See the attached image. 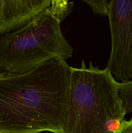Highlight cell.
<instances>
[{"instance_id": "obj_7", "label": "cell", "mask_w": 132, "mask_h": 133, "mask_svg": "<svg viewBox=\"0 0 132 133\" xmlns=\"http://www.w3.org/2000/svg\"><path fill=\"white\" fill-rule=\"evenodd\" d=\"M119 133H132V118L130 120L126 121Z\"/></svg>"}, {"instance_id": "obj_1", "label": "cell", "mask_w": 132, "mask_h": 133, "mask_svg": "<svg viewBox=\"0 0 132 133\" xmlns=\"http://www.w3.org/2000/svg\"><path fill=\"white\" fill-rule=\"evenodd\" d=\"M71 68L55 58L21 74L1 72V133H63Z\"/></svg>"}, {"instance_id": "obj_2", "label": "cell", "mask_w": 132, "mask_h": 133, "mask_svg": "<svg viewBox=\"0 0 132 133\" xmlns=\"http://www.w3.org/2000/svg\"><path fill=\"white\" fill-rule=\"evenodd\" d=\"M118 81L109 70L71 68L69 103L63 133H119L126 122Z\"/></svg>"}, {"instance_id": "obj_8", "label": "cell", "mask_w": 132, "mask_h": 133, "mask_svg": "<svg viewBox=\"0 0 132 133\" xmlns=\"http://www.w3.org/2000/svg\"><path fill=\"white\" fill-rule=\"evenodd\" d=\"M0 133H1V132H0Z\"/></svg>"}, {"instance_id": "obj_6", "label": "cell", "mask_w": 132, "mask_h": 133, "mask_svg": "<svg viewBox=\"0 0 132 133\" xmlns=\"http://www.w3.org/2000/svg\"><path fill=\"white\" fill-rule=\"evenodd\" d=\"M86 3L94 14L107 16L108 2L107 0H82Z\"/></svg>"}, {"instance_id": "obj_5", "label": "cell", "mask_w": 132, "mask_h": 133, "mask_svg": "<svg viewBox=\"0 0 132 133\" xmlns=\"http://www.w3.org/2000/svg\"><path fill=\"white\" fill-rule=\"evenodd\" d=\"M118 94L125 114L132 112V81L118 82Z\"/></svg>"}, {"instance_id": "obj_4", "label": "cell", "mask_w": 132, "mask_h": 133, "mask_svg": "<svg viewBox=\"0 0 132 133\" xmlns=\"http://www.w3.org/2000/svg\"><path fill=\"white\" fill-rule=\"evenodd\" d=\"M52 0H0V36L24 27L43 12Z\"/></svg>"}, {"instance_id": "obj_3", "label": "cell", "mask_w": 132, "mask_h": 133, "mask_svg": "<svg viewBox=\"0 0 132 133\" xmlns=\"http://www.w3.org/2000/svg\"><path fill=\"white\" fill-rule=\"evenodd\" d=\"M73 5L70 0H52L28 24L0 36V71L21 74L55 58H71L73 49L60 25Z\"/></svg>"}]
</instances>
